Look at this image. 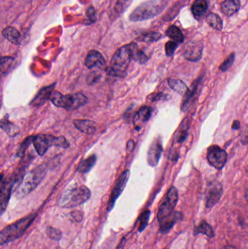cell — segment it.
<instances>
[{
	"instance_id": "cell-5",
	"label": "cell",
	"mask_w": 248,
	"mask_h": 249,
	"mask_svg": "<svg viewBox=\"0 0 248 249\" xmlns=\"http://www.w3.org/2000/svg\"><path fill=\"white\" fill-rule=\"evenodd\" d=\"M46 174V169L42 165L27 173L16 189V197L21 199L32 193L42 182Z\"/></svg>"
},
{
	"instance_id": "cell-17",
	"label": "cell",
	"mask_w": 248,
	"mask_h": 249,
	"mask_svg": "<svg viewBox=\"0 0 248 249\" xmlns=\"http://www.w3.org/2000/svg\"><path fill=\"white\" fill-rule=\"evenodd\" d=\"M55 87V83L50 85V86H47V87L43 88L41 89L37 94L33 98V100L31 102V106L33 107H39L45 105V102L50 99L51 93L54 90Z\"/></svg>"
},
{
	"instance_id": "cell-36",
	"label": "cell",
	"mask_w": 248,
	"mask_h": 249,
	"mask_svg": "<svg viewBox=\"0 0 248 249\" xmlns=\"http://www.w3.org/2000/svg\"><path fill=\"white\" fill-rule=\"evenodd\" d=\"M187 133L188 126L186 124H184V125L182 124L180 128L178 130L176 136H175V139L178 143H182V142H184L185 139L187 137Z\"/></svg>"
},
{
	"instance_id": "cell-42",
	"label": "cell",
	"mask_w": 248,
	"mask_h": 249,
	"mask_svg": "<svg viewBox=\"0 0 248 249\" xmlns=\"http://www.w3.org/2000/svg\"><path fill=\"white\" fill-rule=\"evenodd\" d=\"M70 217L71 218L72 220L74 222H80L83 219V215L81 212L79 211H74V212H71L70 213Z\"/></svg>"
},
{
	"instance_id": "cell-40",
	"label": "cell",
	"mask_w": 248,
	"mask_h": 249,
	"mask_svg": "<svg viewBox=\"0 0 248 249\" xmlns=\"http://www.w3.org/2000/svg\"><path fill=\"white\" fill-rule=\"evenodd\" d=\"M86 15H87V18H88L89 21H90V23H95L96 20H97L96 11L93 7H90L87 9Z\"/></svg>"
},
{
	"instance_id": "cell-29",
	"label": "cell",
	"mask_w": 248,
	"mask_h": 249,
	"mask_svg": "<svg viewBox=\"0 0 248 249\" xmlns=\"http://www.w3.org/2000/svg\"><path fill=\"white\" fill-rule=\"evenodd\" d=\"M168 85L170 89H173L176 93L179 94L184 95L187 91L188 87L182 80L176 79H168Z\"/></svg>"
},
{
	"instance_id": "cell-20",
	"label": "cell",
	"mask_w": 248,
	"mask_h": 249,
	"mask_svg": "<svg viewBox=\"0 0 248 249\" xmlns=\"http://www.w3.org/2000/svg\"><path fill=\"white\" fill-rule=\"evenodd\" d=\"M208 4L207 0H195L192 6V12L197 20H200L206 15Z\"/></svg>"
},
{
	"instance_id": "cell-43",
	"label": "cell",
	"mask_w": 248,
	"mask_h": 249,
	"mask_svg": "<svg viewBox=\"0 0 248 249\" xmlns=\"http://www.w3.org/2000/svg\"><path fill=\"white\" fill-rule=\"evenodd\" d=\"M240 128V123L238 121H235L233 123L232 129L234 130H239Z\"/></svg>"
},
{
	"instance_id": "cell-16",
	"label": "cell",
	"mask_w": 248,
	"mask_h": 249,
	"mask_svg": "<svg viewBox=\"0 0 248 249\" xmlns=\"http://www.w3.org/2000/svg\"><path fill=\"white\" fill-rule=\"evenodd\" d=\"M202 79L199 77L198 80H197L195 83L192 84L191 86L190 89H188L187 91L184 94V97H183V102L182 104V110L183 112L188 110L192 106L193 104L194 101H195V98H196L197 92H198V89H199V85H200Z\"/></svg>"
},
{
	"instance_id": "cell-11",
	"label": "cell",
	"mask_w": 248,
	"mask_h": 249,
	"mask_svg": "<svg viewBox=\"0 0 248 249\" xmlns=\"http://www.w3.org/2000/svg\"><path fill=\"white\" fill-rule=\"evenodd\" d=\"M223 195L222 184L218 181H212L206 190V207L211 209L219 201Z\"/></svg>"
},
{
	"instance_id": "cell-15",
	"label": "cell",
	"mask_w": 248,
	"mask_h": 249,
	"mask_svg": "<svg viewBox=\"0 0 248 249\" xmlns=\"http://www.w3.org/2000/svg\"><path fill=\"white\" fill-rule=\"evenodd\" d=\"M84 64L88 69L98 68L99 70H103L106 67V61L103 55L96 51H91L87 54Z\"/></svg>"
},
{
	"instance_id": "cell-25",
	"label": "cell",
	"mask_w": 248,
	"mask_h": 249,
	"mask_svg": "<svg viewBox=\"0 0 248 249\" xmlns=\"http://www.w3.org/2000/svg\"><path fill=\"white\" fill-rule=\"evenodd\" d=\"M16 65V61L13 57L0 56V72L7 74L11 72Z\"/></svg>"
},
{
	"instance_id": "cell-19",
	"label": "cell",
	"mask_w": 248,
	"mask_h": 249,
	"mask_svg": "<svg viewBox=\"0 0 248 249\" xmlns=\"http://www.w3.org/2000/svg\"><path fill=\"white\" fill-rule=\"evenodd\" d=\"M151 114H152V109L148 106L143 107L138 111L133 121L137 130L141 128L140 125L141 124H145L150 119Z\"/></svg>"
},
{
	"instance_id": "cell-31",
	"label": "cell",
	"mask_w": 248,
	"mask_h": 249,
	"mask_svg": "<svg viewBox=\"0 0 248 249\" xmlns=\"http://www.w3.org/2000/svg\"><path fill=\"white\" fill-rule=\"evenodd\" d=\"M162 34L159 32H149L147 33L142 34L141 36L137 38L140 42H147V43H151V42H157L161 39Z\"/></svg>"
},
{
	"instance_id": "cell-37",
	"label": "cell",
	"mask_w": 248,
	"mask_h": 249,
	"mask_svg": "<svg viewBox=\"0 0 248 249\" xmlns=\"http://www.w3.org/2000/svg\"><path fill=\"white\" fill-rule=\"evenodd\" d=\"M234 61H235V53H233L221 64V66L219 67V70L223 71V72H226V71H228L232 67Z\"/></svg>"
},
{
	"instance_id": "cell-14",
	"label": "cell",
	"mask_w": 248,
	"mask_h": 249,
	"mask_svg": "<svg viewBox=\"0 0 248 249\" xmlns=\"http://www.w3.org/2000/svg\"><path fill=\"white\" fill-rule=\"evenodd\" d=\"M163 153V145L160 139H157L150 145L147 154V160L151 166H157Z\"/></svg>"
},
{
	"instance_id": "cell-26",
	"label": "cell",
	"mask_w": 248,
	"mask_h": 249,
	"mask_svg": "<svg viewBox=\"0 0 248 249\" xmlns=\"http://www.w3.org/2000/svg\"><path fill=\"white\" fill-rule=\"evenodd\" d=\"M97 161V157L96 155H91L88 158L82 161L81 163L79 165L78 171L81 174H86L89 172L94 166Z\"/></svg>"
},
{
	"instance_id": "cell-9",
	"label": "cell",
	"mask_w": 248,
	"mask_h": 249,
	"mask_svg": "<svg viewBox=\"0 0 248 249\" xmlns=\"http://www.w3.org/2000/svg\"><path fill=\"white\" fill-rule=\"evenodd\" d=\"M207 158L213 167L216 169H221L227 163L228 155L225 150L217 145H214L208 148Z\"/></svg>"
},
{
	"instance_id": "cell-23",
	"label": "cell",
	"mask_w": 248,
	"mask_h": 249,
	"mask_svg": "<svg viewBox=\"0 0 248 249\" xmlns=\"http://www.w3.org/2000/svg\"><path fill=\"white\" fill-rule=\"evenodd\" d=\"M2 35L5 39L15 45H20L21 42V36L18 31L16 30L15 28L10 26L5 28L2 31Z\"/></svg>"
},
{
	"instance_id": "cell-6",
	"label": "cell",
	"mask_w": 248,
	"mask_h": 249,
	"mask_svg": "<svg viewBox=\"0 0 248 249\" xmlns=\"http://www.w3.org/2000/svg\"><path fill=\"white\" fill-rule=\"evenodd\" d=\"M50 100L57 107L67 110H75L87 105L88 99L83 93H77L72 95H63L60 92L53 90Z\"/></svg>"
},
{
	"instance_id": "cell-39",
	"label": "cell",
	"mask_w": 248,
	"mask_h": 249,
	"mask_svg": "<svg viewBox=\"0 0 248 249\" xmlns=\"http://www.w3.org/2000/svg\"><path fill=\"white\" fill-rule=\"evenodd\" d=\"M179 44L173 41H169L165 45V53L167 56L170 57L174 55L175 51L177 49Z\"/></svg>"
},
{
	"instance_id": "cell-7",
	"label": "cell",
	"mask_w": 248,
	"mask_h": 249,
	"mask_svg": "<svg viewBox=\"0 0 248 249\" xmlns=\"http://www.w3.org/2000/svg\"><path fill=\"white\" fill-rule=\"evenodd\" d=\"M33 146L39 155H44L49 149L50 146H55L68 149L70 143L64 136L55 137L52 135L39 134L33 136Z\"/></svg>"
},
{
	"instance_id": "cell-32",
	"label": "cell",
	"mask_w": 248,
	"mask_h": 249,
	"mask_svg": "<svg viewBox=\"0 0 248 249\" xmlns=\"http://www.w3.org/2000/svg\"><path fill=\"white\" fill-rule=\"evenodd\" d=\"M149 58V57L147 55V53L144 51L138 49V46L137 45L132 53V59L139 64H144L148 61Z\"/></svg>"
},
{
	"instance_id": "cell-22",
	"label": "cell",
	"mask_w": 248,
	"mask_h": 249,
	"mask_svg": "<svg viewBox=\"0 0 248 249\" xmlns=\"http://www.w3.org/2000/svg\"><path fill=\"white\" fill-rule=\"evenodd\" d=\"M240 0H225L221 4V11L227 16H231L240 10Z\"/></svg>"
},
{
	"instance_id": "cell-47",
	"label": "cell",
	"mask_w": 248,
	"mask_h": 249,
	"mask_svg": "<svg viewBox=\"0 0 248 249\" xmlns=\"http://www.w3.org/2000/svg\"><path fill=\"white\" fill-rule=\"evenodd\" d=\"M1 100H0V109H1Z\"/></svg>"
},
{
	"instance_id": "cell-46",
	"label": "cell",
	"mask_w": 248,
	"mask_h": 249,
	"mask_svg": "<svg viewBox=\"0 0 248 249\" xmlns=\"http://www.w3.org/2000/svg\"><path fill=\"white\" fill-rule=\"evenodd\" d=\"M3 178H4V175L0 174V186H1V183H2Z\"/></svg>"
},
{
	"instance_id": "cell-33",
	"label": "cell",
	"mask_w": 248,
	"mask_h": 249,
	"mask_svg": "<svg viewBox=\"0 0 248 249\" xmlns=\"http://www.w3.org/2000/svg\"><path fill=\"white\" fill-rule=\"evenodd\" d=\"M33 136H29L26 138L19 146L18 149H17V152H16V155L19 158H21L26 153V150H27L29 146H30L31 143L33 142Z\"/></svg>"
},
{
	"instance_id": "cell-1",
	"label": "cell",
	"mask_w": 248,
	"mask_h": 249,
	"mask_svg": "<svg viewBox=\"0 0 248 249\" xmlns=\"http://www.w3.org/2000/svg\"><path fill=\"white\" fill-rule=\"evenodd\" d=\"M135 42L124 45L116 51L111 61L107 73L113 77H124L127 75V70L132 59L134 49L137 46Z\"/></svg>"
},
{
	"instance_id": "cell-18",
	"label": "cell",
	"mask_w": 248,
	"mask_h": 249,
	"mask_svg": "<svg viewBox=\"0 0 248 249\" xmlns=\"http://www.w3.org/2000/svg\"><path fill=\"white\" fill-rule=\"evenodd\" d=\"M183 218L182 214L179 212H173L170 216L160 222V232L167 233L173 228L176 222Z\"/></svg>"
},
{
	"instance_id": "cell-41",
	"label": "cell",
	"mask_w": 248,
	"mask_h": 249,
	"mask_svg": "<svg viewBox=\"0 0 248 249\" xmlns=\"http://www.w3.org/2000/svg\"><path fill=\"white\" fill-rule=\"evenodd\" d=\"M167 95L163 93H154V94L149 96L148 99L151 102H157V101L166 100L167 99Z\"/></svg>"
},
{
	"instance_id": "cell-8",
	"label": "cell",
	"mask_w": 248,
	"mask_h": 249,
	"mask_svg": "<svg viewBox=\"0 0 248 249\" xmlns=\"http://www.w3.org/2000/svg\"><path fill=\"white\" fill-rule=\"evenodd\" d=\"M178 200H179V194H178L177 189L172 187L167 193L165 200L159 208L158 213H157L159 222H161L173 213L177 204Z\"/></svg>"
},
{
	"instance_id": "cell-34",
	"label": "cell",
	"mask_w": 248,
	"mask_h": 249,
	"mask_svg": "<svg viewBox=\"0 0 248 249\" xmlns=\"http://www.w3.org/2000/svg\"><path fill=\"white\" fill-rule=\"evenodd\" d=\"M150 214L151 212L150 211H146L144 213H141L140 216L138 221H139V227H138V231L140 232L144 231V230L147 228V225L149 224V221Z\"/></svg>"
},
{
	"instance_id": "cell-24",
	"label": "cell",
	"mask_w": 248,
	"mask_h": 249,
	"mask_svg": "<svg viewBox=\"0 0 248 249\" xmlns=\"http://www.w3.org/2000/svg\"><path fill=\"white\" fill-rule=\"evenodd\" d=\"M166 36H168L171 41L176 42V43H182L184 41V36L183 32L178 26L175 25H172L165 32Z\"/></svg>"
},
{
	"instance_id": "cell-27",
	"label": "cell",
	"mask_w": 248,
	"mask_h": 249,
	"mask_svg": "<svg viewBox=\"0 0 248 249\" xmlns=\"http://www.w3.org/2000/svg\"><path fill=\"white\" fill-rule=\"evenodd\" d=\"M206 21L208 24L215 30L221 31L223 29V21L218 15L210 13L207 16Z\"/></svg>"
},
{
	"instance_id": "cell-3",
	"label": "cell",
	"mask_w": 248,
	"mask_h": 249,
	"mask_svg": "<svg viewBox=\"0 0 248 249\" xmlns=\"http://www.w3.org/2000/svg\"><path fill=\"white\" fill-rule=\"evenodd\" d=\"M168 4V0H149L142 3L130 15L132 22L144 21L160 15Z\"/></svg>"
},
{
	"instance_id": "cell-28",
	"label": "cell",
	"mask_w": 248,
	"mask_h": 249,
	"mask_svg": "<svg viewBox=\"0 0 248 249\" xmlns=\"http://www.w3.org/2000/svg\"><path fill=\"white\" fill-rule=\"evenodd\" d=\"M0 128L4 130L10 136H15L18 132V127L9 121L7 115L0 121Z\"/></svg>"
},
{
	"instance_id": "cell-45",
	"label": "cell",
	"mask_w": 248,
	"mask_h": 249,
	"mask_svg": "<svg viewBox=\"0 0 248 249\" xmlns=\"http://www.w3.org/2000/svg\"><path fill=\"white\" fill-rule=\"evenodd\" d=\"M223 249H237L236 247H233V246H227V247H224Z\"/></svg>"
},
{
	"instance_id": "cell-38",
	"label": "cell",
	"mask_w": 248,
	"mask_h": 249,
	"mask_svg": "<svg viewBox=\"0 0 248 249\" xmlns=\"http://www.w3.org/2000/svg\"><path fill=\"white\" fill-rule=\"evenodd\" d=\"M47 235L50 238L55 240V241H60L62 238V233H61V231L57 228H52V227H48L47 228Z\"/></svg>"
},
{
	"instance_id": "cell-35",
	"label": "cell",
	"mask_w": 248,
	"mask_h": 249,
	"mask_svg": "<svg viewBox=\"0 0 248 249\" xmlns=\"http://www.w3.org/2000/svg\"><path fill=\"white\" fill-rule=\"evenodd\" d=\"M132 0H117L115 6V10L118 14L123 13L131 5Z\"/></svg>"
},
{
	"instance_id": "cell-10",
	"label": "cell",
	"mask_w": 248,
	"mask_h": 249,
	"mask_svg": "<svg viewBox=\"0 0 248 249\" xmlns=\"http://www.w3.org/2000/svg\"><path fill=\"white\" fill-rule=\"evenodd\" d=\"M129 177L130 171L129 170H127V171H124L121 174L119 178H118L117 181H116V184H115V188H114L112 195H111L109 203H108V212H111L112 209H113L116 200H117L119 196L122 194V191L125 189L127 182H128V179H129Z\"/></svg>"
},
{
	"instance_id": "cell-44",
	"label": "cell",
	"mask_w": 248,
	"mask_h": 249,
	"mask_svg": "<svg viewBox=\"0 0 248 249\" xmlns=\"http://www.w3.org/2000/svg\"><path fill=\"white\" fill-rule=\"evenodd\" d=\"M125 238H124L123 239H122V242H121V244H119V247H117V249H123L124 245V242H125Z\"/></svg>"
},
{
	"instance_id": "cell-30",
	"label": "cell",
	"mask_w": 248,
	"mask_h": 249,
	"mask_svg": "<svg viewBox=\"0 0 248 249\" xmlns=\"http://www.w3.org/2000/svg\"><path fill=\"white\" fill-rule=\"evenodd\" d=\"M199 234L206 235L210 238H214L215 235L212 227L209 224L207 223L205 221H202L200 224L195 228V235H198Z\"/></svg>"
},
{
	"instance_id": "cell-12",
	"label": "cell",
	"mask_w": 248,
	"mask_h": 249,
	"mask_svg": "<svg viewBox=\"0 0 248 249\" xmlns=\"http://www.w3.org/2000/svg\"><path fill=\"white\" fill-rule=\"evenodd\" d=\"M14 182V178H8L3 180L0 186V216L5 212L8 206Z\"/></svg>"
},
{
	"instance_id": "cell-21",
	"label": "cell",
	"mask_w": 248,
	"mask_h": 249,
	"mask_svg": "<svg viewBox=\"0 0 248 249\" xmlns=\"http://www.w3.org/2000/svg\"><path fill=\"white\" fill-rule=\"evenodd\" d=\"M73 124L78 130L86 134H93L97 128L96 123L89 120H75Z\"/></svg>"
},
{
	"instance_id": "cell-2",
	"label": "cell",
	"mask_w": 248,
	"mask_h": 249,
	"mask_svg": "<svg viewBox=\"0 0 248 249\" xmlns=\"http://www.w3.org/2000/svg\"><path fill=\"white\" fill-rule=\"evenodd\" d=\"M91 197V192L88 187L84 185L70 186L63 193L60 197L58 205L61 207L70 208L77 207L87 202Z\"/></svg>"
},
{
	"instance_id": "cell-4",
	"label": "cell",
	"mask_w": 248,
	"mask_h": 249,
	"mask_svg": "<svg viewBox=\"0 0 248 249\" xmlns=\"http://www.w3.org/2000/svg\"><path fill=\"white\" fill-rule=\"evenodd\" d=\"M36 217V214L29 215L1 230L0 231V246L9 244L23 236Z\"/></svg>"
},
{
	"instance_id": "cell-13",
	"label": "cell",
	"mask_w": 248,
	"mask_h": 249,
	"mask_svg": "<svg viewBox=\"0 0 248 249\" xmlns=\"http://www.w3.org/2000/svg\"><path fill=\"white\" fill-rule=\"evenodd\" d=\"M203 44L201 42H188L183 48V55L188 61H199L202 58Z\"/></svg>"
}]
</instances>
